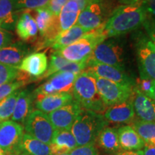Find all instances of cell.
I'll return each instance as SVG.
<instances>
[{"mask_svg": "<svg viewBox=\"0 0 155 155\" xmlns=\"http://www.w3.org/2000/svg\"><path fill=\"white\" fill-rule=\"evenodd\" d=\"M147 15L142 5H122L116 7L104 24L107 38H117L137 30L142 27Z\"/></svg>", "mask_w": 155, "mask_h": 155, "instance_id": "cell-1", "label": "cell"}, {"mask_svg": "<svg viewBox=\"0 0 155 155\" xmlns=\"http://www.w3.org/2000/svg\"><path fill=\"white\" fill-rule=\"evenodd\" d=\"M73 99L80 104L82 108L104 115L107 106L103 101L98 91L95 75L86 69L78 75L73 85Z\"/></svg>", "mask_w": 155, "mask_h": 155, "instance_id": "cell-2", "label": "cell"}, {"mask_svg": "<svg viewBox=\"0 0 155 155\" xmlns=\"http://www.w3.org/2000/svg\"><path fill=\"white\" fill-rule=\"evenodd\" d=\"M103 114L82 108L71 129L78 147L95 144L101 131L108 126Z\"/></svg>", "mask_w": 155, "mask_h": 155, "instance_id": "cell-3", "label": "cell"}, {"mask_svg": "<svg viewBox=\"0 0 155 155\" xmlns=\"http://www.w3.org/2000/svg\"><path fill=\"white\" fill-rule=\"evenodd\" d=\"M107 39L104 25L88 32L73 44L57 50L64 58L73 63L87 62L98 44Z\"/></svg>", "mask_w": 155, "mask_h": 155, "instance_id": "cell-4", "label": "cell"}, {"mask_svg": "<svg viewBox=\"0 0 155 155\" xmlns=\"http://www.w3.org/2000/svg\"><path fill=\"white\" fill-rule=\"evenodd\" d=\"M134 49L139 72V78L155 80V47L142 30L134 35Z\"/></svg>", "mask_w": 155, "mask_h": 155, "instance_id": "cell-5", "label": "cell"}, {"mask_svg": "<svg viewBox=\"0 0 155 155\" xmlns=\"http://www.w3.org/2000/svg\"><path fill=\"white\" fill-rule=\"evenodd\" d=\"M114 9L111 0H90L81 11L76 24L90 32L105 24Z\"/></svg>", "mask_w": 155, "mask_h": 155, "instance_id": "cell-6", "label": "cell"}, {"mask_svg": "<svg viewBox=\"0 0 155 155\" xmlns=\"http://www.w3.org/2000/svg\"><path fill=\"white\" fill-rule=\"evenodd\" d=\"M90 58L125 71V49L121 40L116 38H107L98 44Z\"/></svg>", "mask_w": 155, "mask_h": 155, "instance_id": "cell-7", "label": "cell"}, {"mask_svg": "<svg viewBox=\"0 0 155 155\" xmlns=\"http://www.w3.org/2000/svg\"><path fill=\"white\" fill-rule=\"evenodd\" d=\"M23 125L27 134L45 144H51L56 130L48 114L40 110H33L26 118Z\"/></svg>", "mask_w": 155, "mask_h": 155, "instance_id": "cell-8", "label": "cell"}, {"mask_svg": "<svg viewBox=\"0 0 155 155\" xmlns=\"http://www.w3.org/2000/svg\"><path fill=\"white\" fill-rule=\"evenodd\" d=\"M94 75L98 91L107 107L124 102L130 98L133 88L106 80L95 74Z\"/></svg>", "mask_w": 155, "mask_h": 155, "instance_id": "cell-9", "label": "cell"}, {"mask_svg": "<svg viewBox=\"0 0 155 155\" xmlns=\"http://www.w3.org/2000/svg\"><path fill=\"white\" fill-rule=\"evenodd\" d=\"M24 127L13 121L0 122V147L5 155L21 153L19 145L24 135Z\"/></svg>", "mask_w": 155, "mask_h": 155, "instance_id": "cell-10", "label": "cell"}, {"mask_svg": "<svg viewBox=\"0 0 155 155\" xmlns=\"http://www.w3.org/2000/svg\"><path fill=\"white\" fill-rule=\"evenodd\" d=\"M78 74L68 71H60L51 75L48 80L34 91V97L57 93H72L75 81Z\"/></svg>", "mask_w": 155, "mask_h": 155, "instance_id": "cell-11", "label": "cell"}, {"mask_svg": "<svg viewBox=\"0 0 155 155\" xmlns=\"http://www.w3.org/2000/svg\"><path fill=\"white\" fill-rule=\"evenodd\" d=\"M86 69L91 71L97 76L114 83H119L122 86L134 88L136 84V81L127 75L125 71H121L111 65L98 63L91 58H89L87 61Z\"/></svg>", "mask_w": 155, "mask_h": 155, "instance_id": "cell-12", "label": "cell"}, {"mask_svg": "<svg viewBox=\"0 0 155 155\" xmlns=\"http://www.w3.org/2000/svg\"><path fill=\"white\" fill-rule=\"evenodd\" d=\"M82 110V107L73 99L63 107L58 108L48 116L56 131H71L77 116Z\"/></svg>", "mask_w": 155, "mask_h": 155, "instance_id": "cell-13", "label": "cell"}, {"mask_svg": "<svg viewBox=\"0 0 155 155\" xmlns=\"http://www.w3.org/2000/svg\"><path fill=\"white\" fill-rule=\"evenodd\" d=\"M130 99L138 120L155 122V101L152 98L141 94L134 86Z\"/></svg>", "mask_w": 155, "mask_h": 155, "instance_id": "cell-14", "label": "cell"}, {"mask_svg": "<svg viewBox=\"0 0 155 155\" xmlns=\"http://www.w3.org/2000/svg\"><path fill=\"white\" fill-rule=\"evenodd\" d=\"M48 67V57L45 53H34L29 54L24 59L18 69L30 78L32 81H38L44 74Z\"/></svg>", "mask_w": 155, "mask_h": 155, "instance_id": "cell-15", "label": "cell"}, {"mask_svg": "<svg viewBox=\"0 0 155 155\" xmlns=\"http://www.w3.org/2000/svg\"><path fill=\"white\" fill-rule=\"evenodd\" d=\"M104 116L108 122L114 124H131L135 120V113L131 99L109 106Z\"/></svg>", "mask_w": 155, "mask_h": 155, "instance_id": "cell-16", "label": "cell"}, {"mask_svg": "<svg viewBox=\"0 0 155 155\" xmlns=\"http://www.w3.org/2000/svg\"><path fill=\"white\" fill-rule=\"evenodd\" d=\"M73 100L72 93H57L35 98V106L38 110L48 114L63 107Z\"/></svg>", "mask_w": 155, "mask_h": 155, "instance_id": "cell-17", "label": "cell"}, {"mask_svg": "<svg viewBox=\"0 0 155 155\" xmlns=\"http://www.w3.org/2000/svg\"><path fill=\"white\" fill-rule=\"evenodd\" d=\"M29 53L28 46L22 42L10 44L0 49V63L18 68Z\"/></svg>", "mask_w": 155, "mask_h": 155, "instance_id": "cell-18", "label": "cell"}, {"mask_svg": "<svg viewBox=\"0 0 155 155\" xmlns=\"http://www.w3.org/2000/svg\"><path fill=\"white\" fill-rule=\"evenodd\" d=\"M119 142L122 151L137 152L144 147V142L130 125H126L118 129Z\"/></svg>", "mask_w": 155, "mask_h": 155, "instance_id": "cell-19", "label": "cell"}, {"mask_svg": "<svg viewBox=\"0 0 155 155\" xmlns=\"http://www.w3.org/2000/svg\"><path fill=\"white\" fill-rule=\"evenodd\" d=\"M34 102L33 93H31L27 89L20 91L15 104L14 112L11 117L12 121L23 124L29 114L33 111L32 105Z\"/></svg>", "mask_w": 155, "mask_h": 155, "instance_id": "cell-20", "label": "cell"}, {"mask_svg": "<svg viewBox=\"0 0 155 155\" xmlns=\"http://www.w3.org/2000/svg\"><path fill=\"white\" fill-rule=\"evenodd\" d=\"M77 142L71 131H55L53 141L50 144L51 155L69 154L77 147Z\"/></svg>", "mask_w": 155, "mask_h": 155, "instance_id": "cell-21", "label": "cell"}, {"mask_svg": "<svg viewBox=\"0 0 155 155\" xmlns=\"http://www.w3.org/2000/svg\"><path fill=\"white\" fill-rule=\"evenodd\" d=\"M16 31L19 38L24 41L35 40L38 32L35 19L29 10L20 15L16 23Z\"/></svg>", "mask_w": 155, "mask_h": 155, "instance_id": "cell-22", "label": "cell"}, {"mask_svg": "<svg viewBox=\"0 0 155 155\" xmlns=\"http://www.w3.org/2000/svg\"><path fill=\"white\" fill-rule=\"evenodd\" d=\"M96 142L100 148L106 152L116 154L122 151L119 145L118 129L116 128L106 127L103 129L97 137Z\"/></svg>", "mask_w": 155, "mask_h": 155, "instance_id": "cell-23", "label": "cell"}, {"mask_svg": "<svg viewBox=\"0 0 155 155\" xmlns=\"http://www.w3.org/2000/svg\"><path fill=\"white\" fill-rule=\"evenodd\" d=\"M80 12L81 9L79 6L75 1L68 0L67 2L58 16L61 33L75 25Z\"/></svg>", "mask_w": 155, "mask_h": 155, "instance_id": "cell-24", "label": "cell"}, {"mask_svg": "<svg viewBox=\"0 0 155 155\" xmlns=\"http://www.w3.org/2000/svg\"><path fill=\"white\" fill-rule=\"evenodd\" d=\"M19 148L21 152L30 155H51L50 145L45 144L27 133L23 135Z\"/></svg>", "mask_w": 155, "mask_h": 155, "instance_id": "cell-25", "label": "cell"}, {"mask_svg": "<svg viewBox=\"0 0 155 155\" xmlns=\"http://www.w3.org/2000/svg\"><path fill=\"white\" fill-rule=\"evenodd\" d=\"M87 32H88L86 30L75 24L72 28L62 32L52 44L51 47L55 50H61L77 41Z\"/></svg>", "mask_w": 155, "mask_h": 155, "instance_id": "cell-26", "label": "cell"}, {"mask_svg": "<svg viewBox=\"0 0 155 155\" xmlns=\"http://www.w3.org/2000/svg\"><path fill=\"white\" fill-rule=\"evenodd\" d=\"M130 126L144 141V147H155V122L135 119Z\"/></svg>", "mask_w": 155, "mask_h": 155, "instance_id": "cell-27", "label": "cell"}, {"mask_svg": "<svg viewBox=\"0 0 155 155\" xmlns=\"http://www.w3.org/2000/svg\"><path fill=\"white\" fill-rule=\"evenodd\" d=\"M35 16L34 18L38 26V32L40 37H42L49 30L57 17L54 16L46 7L35 9Z\"/></svg>", "mask_w": 155, "mask_h": 155, "instance_id": "cell-28", "label": "cell"}, {"mask_svg": "<svg viewBox=\"0 0 155 155\" xmlns=\"http://www.w3.org/2000/svg\"><path fill=\"white\" fill-rule=\"evenodd\" d=\"M70 63V61L64 58L57 50H55L53 54L50 55V60L48 65L47 71L45 72L41 77L38 78V81H41L42 79L48 78L55 73L60 72L63 68H65Z\"/></svg>", "mask_w": 155, "mask_h": 155, "instance_id": "cell-29", "label": "cell"}, {"mask_svg": "<svg viewBox=\"0 0 155 155\" xmlns=\"http://www.w3.org/2000/svg\"><path fill=\"white\" fill-rule=\"evenodd\" d=\"M15 12V0H0V28L14 23Z\"/></svg>", "mask_w": 155, "mask_h": 155, "instance_id": "cell-30", "label": "cell"}, {"mask_svg": "<svg viewBox=\"0 0 155 155\" xmlns=\"http://www.w3.org/2000/svg\"><path fill=\"white\" fill-rule=\"evenodd\" d=\"M19 92V89L15 91L9 96L0 101V122L7 121L12 117Z\"/></svg>", "mask_w": 155, "mask_h": 155, "instance_id": "cell-31", "label": "cell"}, {"mask_svg": "<svg viewBox=\"0 0 155 155\" xmlns=\"http://www.w3.org/2000/svg\"><path fill=\"white\" fill-rule=\"evenodd\" d=\"M50 0H15V11L35 10L48 5Z\"/></svg>", "mask_w": 155, "mask_h": 155, "instance_id": "cell-32", "label": "cell"}, {"mask_svg": "<svg viewBox=\"0 0 155 155\" xmlns=\"http://www.w3.org/2000/svg\"><path fill=\"white\" fill-rule=\"evenodd\" d=\"M19 70L10 65L0 63V86L17 80Z\"/></svg>", "mask_w": 155, "mask_h": 155, "instance_id": "cell-33", "label": "cell"}, {"mask_svg": "<svg viewBox=\"0 0 155 155\" xmlns=\"http://www.w3.org/2000/svg\"><path fill=\"white\" fill-rule=\"evenodd\" d=\"M24 85H25V83L23 81L15 80L12 82L0 86V101L9 96L15 91L19 90Z\"/></svg>", "mask_w": 155, "mask_h": 155, "instance_id": "cell-34", "label": "cell"}, {"mask_svg": "<svg viewBox=\"0 0 155 155\" xmlns=\"http://www.w3.org/2000/svg\"><path fill=\"white\" fill-rule=\"evenodd\" d=\"M154 81L152 79H137L136 81L135 87L141 94L151 98L154 87Z\"/></svg>", "mask_w": 155, "mask_h": 155, "instance_id": "cell-35", "label": "cell"}, {"mask_svg": "<svg viewBox=\"0 0 155 155\" xmlns=\"http://www.w3.org/2000/svg\"><path fill=\"white\" fill-rule=\"evenodd\" d=\"M69 155H98V151L95 144H91L75 147Z\"/></svg>", "mask_w": 155, "mask_h": 155, "instance_id": "cell-36", "label": "cell"}, {"mask_svg": "<svg viewBox=\"0 0 155 155\" xmlns=\"http://www.w3.org/2000/svg\"><path fill=\"white\" fill-rule=\"evenodd\" d=\"M142 27L155 47V17L147 15Z\"/></svg>", "mask_w": 155, "mask_h": 155, "instance_id": "cell-37", "label": "cell"}, {"mask_svg": "<svg viewBox=\"0 0 155 155\" xmlns=\"http://www.w3.org/2000/svg\"><path fill=\"white\" fill-rule=\"evenodd\" d=\"M68 0H50L46 7L51 12L54 16L58 17L61 9Z\"/></svg>", "mask_w": 155, "mask_h": 155, "instance_id": "cell-38", "label": "cell"}, {"mask_svg": "<svg viewBox=\"0 0 155 155\" xmlns=\"http://www.w3.org/2000/svg\"><path fill=\"white\" fill-rule=\"evenodd\" d=\"M13 37L10 32L0 28V49L12 44Z\"/></svg>", "mask_w": 155, "mask_h": 155, "instance_id": "cell-39", "label": "cell"}, {"mask_svg": "<svg viewBox=\"0 0 155 155\" xmlns=\"http://www.w3.org/2000/svg\"><path fill=\"white\" fill-rule=\"evenodd\" d=\"M142 5L147 15L155 17V0H147Z\"/></svg>", "mask_w": 155, "mask_h": 155, "instance_id": "cell-40", "label": "cell"}, {"mask_svg": "<svg viewBox=\"0 0 155 155\" xmlns=\"http://www.w3.org/2000/svg\"><path fill=\"white\" fill-rule=\"evenodd\" d=\"M139 155H155V147H144L142 150L137 152Z\"/></svg>", "mask_w": 155, "mask_h": 155, "instance_id": "cell-41", "label": "cell"}, {"mask_svg": "<svg viewBox=\"0 0 155 155\" xmlns=\"http://www.w3.org/2000/svg\"><path fill=\"white\" fill-rule=\"evenodd\" d=\"M120 3L125 5H142L147 0H118Z\"/></svg>", "mask_w": 155, "mask_h": 155, "instance_id": "cell-42", "label": "cell"}, {"mask_svg": "<svg viewBox=\"0 0 155 155\" xmlns=\"http://www.w3.org/2000/svg\"><path fill=\"white\" fill-rule=\"evenodd\" d=\"M73 1H75V2L78 5L81 11H82L83 9L85 8V7L87 5V4L88 3V2L90 1V0H73Z\"/></svg>", "mask_w": 155, "mask_h": 155, "instance_id": "cell-43", "label": "cell"}, {"mask_svg": "<svg viewBox=\"0 0 155 155\" xmlns=\"http://www.w3.org/2000/svg\"><path fill=\"white\" fill-rule=\"evenodd\" d=\"M112 155H139L137 152H127V151H121Z\"/></svg>", "mask_w": 155, "mask_h": 155, "instance_id": "cell-44", "label": "cell"}, {"mask_svg": "<svg viewBox=\"0 0 155 155\" xmlns=\"http://www.w3.org/2000/svg\"><path fill=\"white\" fill-rule=\"evenodd\" d=\"M151 98H152L153 100L155 101V80L154 81V87H153V91H152V97Z\"/></svg>", "mask_w": 155, "mask_h": 155, "instance_id": "cell-45", "label": "cell"}, {"mask_svg": "<svg viewBox=\"0 0 155 155\" xmlns=\"http://www.w3.org/2000/svg\"><path fill=\"white\" fill-rule=\"evenodd\" d=\"M13 155H30V154H27V153H25V152H21V153H19V154H13Z\"/></svg>", "mask_w": 155, "mask_h": 155, "instance_id": "cell-46", "label": "cell"}, {"mask_svg": "<svg viewBox=\"0 0 155 155\" xmlns=\"http://www.w3.org/2000/svg\"><path fill=\"white\" fill-rule=\"evenodd\" d=\"M0 155H5V152H4V151L2 150L1 147H0Z\"/></svg>", "mask_w": 155, "mask_h": 155, "instance_id": "cell-47", "label": "cell"}, {"mask_svg": "<svg viewBox=\"0 0 155 155\" xmlns=\"http://www.w3.org/2000/svg\"><path fill=\"white\" fill-rule=\"evenodd\" d=\"M58 155H69V154H58Z\"/></svg>", "mask_w": 155, "mask_h": 155, "instance_id": "cell-48", "label": "cell"}]
</instances>
